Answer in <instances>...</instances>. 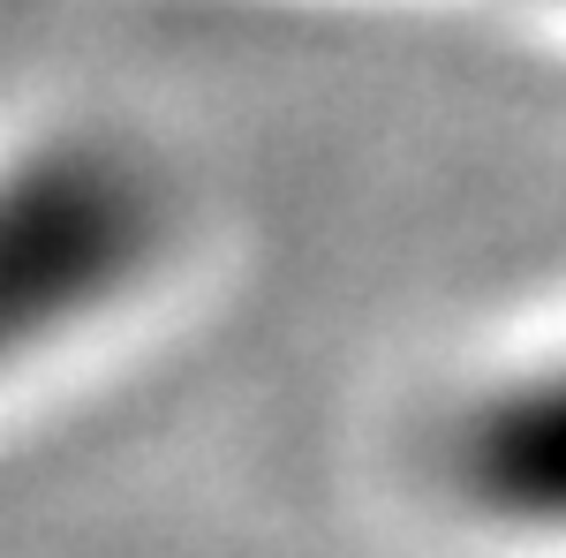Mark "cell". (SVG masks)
I'll use <instances>...</instances> for the list:
<instances>
[{"mask_svg": "<svg viewBox=\"0 0 566 558\" xmlns=\"http://www.w3.org/2000/svg\"><path fill=\"white\" fill-rule=\"evenodd\" d=\"M438 475L476 520L566 536V333L491 362L438 423Z\"/></svg>", "mask_w": 566, "mask_h": 558, "instance_id": "cell-2", "label": "cell"}, {"mask_svg": "<svg viewBox=\"0 0 566 558\" xmlns=\"http://www.w3.org/2000/svg\"><path fill=\"white\" fill-rule=\"evenodd\" d=\"M197 264V189L129 122L0 129V386L76 362Z\"/></svg>", "mask_w": 566, "mask_h": 558, "instance_id": "cell-1", "label": "cell"}, {"mask_svg": "<svg viewBox=\"0 0 566 558\" xmlns=\"http://www.w3.org/2000/svg\"><path fill=\"white\" fill-rule=\"evenodd\" d=\"M559 8H566V0H559Z\"/></svg>", "mask_w": 566, "mask_h": 558, "instance_id": "cell-3", "label": "cell"}]
</instances>
